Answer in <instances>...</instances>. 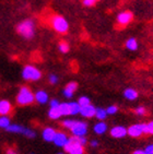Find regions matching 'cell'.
I'll return each mask as SVG.
<instances>
[{
  "label": "cell",
  "mask_w": 153,
  "mask_h": 154,
  "mask_svg": "<svg viewBox=\"0 0 153 154\" xmlns=\"http://www.w3.org/2000/svg\"><path fill=\"white\" fill-rule=\"evenodd\" d=\"M52 26L56 32L60 33V34H65L69 30L68 22L61 15H54L52 18Z\"/></svg>",
  "instance_id": "277c9868"
},
{
  "label": "cell",
  "mask_w": 153,
  "mask_h": 154,
  "mask_svg": "<svg viewBox=\"0 0 153 154\" xmlns=\"http://www.w3.org/2000/svg\"><path fill=\"white\" fill-rule=\"evenodd\" d=\"M106 130H107V125H106L105 122H97V124L94 126V132L96 134H105Z\"/></svg>",
  "instance_id": "e0dca14e"
},
{
  "label": "cell",
  "mask_w": 153,
  "mask_h": 154,
  "mask_svg": "<svg viewBox=\"0 0 153 154\" xmlns=\"http://www.w3.org/2000/svg\"><path fill=\"white\" fill-rule=\"evenodd\" d=\"M133 20V13L129 11H124L119 13L117 17V22L120 25H126L130 22V21Z\"/></svg>",
  "instance_id": "9c48e42d"
},
{
  "label": "cell",
  "mask_w": 153,
  "mask_h": 154,
  "mask_svg": "<svg viewBox=\"0 0 153 154\" xmlns=\"http://www.w3.org/2000/svg\"><path fill=\"white\" fill-rule=\"evenodd\" d=\"M58 49L64 54L68 53V51H69V45H68L67 43H65V42H61L58 46Z\"/></svg>",
  "instance_id": "484cf974"
},
{
  "label": "cell",
  "mask_w": 153,
  "mask_h": 154,
  "mask_svg": "<svg viewBox=\"0 0 153 154\" xmlns=\"http://www.w3.org/2000/svg\"><path fill=\"white\" fill-rule=\"evenodd\" d=\"M69 106H70V115H76V114H80L81 106H80L76 102H70V103H69Z\"/></svg>",
  "instance_id": "44dd1931"
},
{
  "label": "cell",
  "mask_w": 153,
  "mask_h": 154,
  "mask_svg": "<svg viewBox=\"0 0 153 154\" xmlns=\"http://www.w3.org/2000/svg\"><path fill=\"white\" fill-rule=\"evenodd\" d=\"M34 101H35V98H34V94L32 93V91L27 86H22L18 93V96H17L18 104L29 105V104H32Z\"/></svg>",
  "instance_id": "3957f363"
},
{
  "label": "cell",
  "mask_w": 153,
  "mask_h": 154,
  "mask_svg": "<svg viewBox=\"0 0 153 154\" xmlns=\"http://www.w3.org/2000/svg\"><path fill=\"white\" fill-rule=\"evenodd\" d=\"M59 106V102L57 100H52L50 101V107H57Z\"/></svg>",
  "instance_id": "836d02e7"
},
{
  "label": "cell",
  "mask_w": 153,
  "mask_h": 154,
  "mask_svg": "<svg viewBox=\"0 0 153 154\" xmlns=\"http://www.w3.org/2000/svg\"><path fill=\"white\" fill-rule=\"evenodd\" d=\"M76 88H78V84L76 82L68 83L67 85H66L65 90H64V95H65L66 97H71L73 95V93L76 91Z\"/></svg>",
  "instance_id": "9a60e30c"
},
{
  "label": "cell",
  "mask_w": 153,
  "mask_h": 154,
  "mask_svg": "<svg viewBox=\"0 0 153 154\" xmlns=\"http://www.w3.org/2000/svg\"><path fill=\"white\" fill-rule=\"evenodd\" d=\"M17 31L21 36L24 38H32L35 33V25L32 20H24L22 21L17 27Z\"/></svg>",
  "instance_id": "7a4b0ae2"
},
{
  "label": "cell",
  "mask_w": 153,
  "mask_h": 154,
  "mask_svg": "<svg viewBox=\"0 0 153 154\" xmlns=\"http://www.w3.org/2000/svg\"><path fill=\"white\" fill-rule=\"evenodd\" d=\"M12 110V106L9 101L2 100L0 101V116H7Z\"/></svg>",
  "instance_id": "4fadbf2b"
},
{
  "label": "cell",
  "mask_w": 153,
  "mask_h": 154,
  "mask_svg": "<svg viewBox=\"0 0 153 154\" xmlns=\"http://www.w3.org/2000/svg\"><path fill=\"white\" fill-rule=\"evenodd\" d=\"M69 138L67 137V134H65L64 132H56V136L54 138L53 142L57 145V146H65L66 143L68 142Z\"/></svg>",
  "instance_id": "30bf717a"
},
{
  "label": "cell",
  "mask_w": 153,
  "mask_h": 154,
  "mask_svg": "<svg viewBox=\"0 0 153 154\" xmlns=\"http://www.w3.org/2000/svg\"><path fill=\"white\" fill-rule=\"evenodd\" d=\"M95 117L97 119H100V120H104L107 117L106 109H104V108H96V110H95Z\"/></svg>",
  "instance_id": "603a6c76"
},
{
  "label": "cell",
  "mask_w": 153,
  "mask_h": 154,
  "mask_svg": "<svg viewBox=\"0 0 153 154\" xmlns=\"http://www.w3.org/2000/svg\"><path fill=\"white\" fill-rule=\"evenodd\" d=\"M59 110H60V113H61V116L70 115V106H69V103L59 104Z\"/></svg>",
  "instance_id": "ffe728a7"
},
{
  "label": "cell",
  "mask_w": 153,
  "mask_h": 154,
  "mask_svg": "<svg viewBox=\"0 0 153 154\" xmlns=\"http://www.w3.org/2000/svg\"><path fill=\"white\" fill-rule=\"evenodd\" d=\"M31 154H33V153H31Z\"/></svg>",
  "instance_id": "f35d334b"
},
{
  "label": "cell",
  "mask_w": 153,
  "mask_h": 154,
  "mask_svg": "<svg viewBox=\"0 0 153 154\" xmlns=\"http://www.w3.org/2000/svg\"><path fill=\"white\" fill-rule=\"evenodd\" d=\"M91 145H92V146H97V145H98V142H97L96 140H92Z\"/></svg>",
  "instance_id": "d590c367"
},
{
  "label": "cell",
  "mask_w": 153,
  "mask_h": 154,
  "mask_svg": "<svg viewBox=\"0 0 153 154\" xmlns=\"http://www.w3.org/2000/svg\"><path fill=\"white\" fill-rule=\"evenodd\" d=\"M124 96L127 100H129V101H135L136 98L138 97V93L133 89H127V90H125Z\"/></svg>",
  "instance_id": "ac0fdd59"
},
{
  "label": "cell",
  "mask_w": 153,
  "mask_h": 154,
  "mask_svg": "<svg viewBox=\"0 0 153 154\" xmlns=\"http://www.w3.org/2000/svg\"><path fill=\"white\" fill-rule=\"evenodd\" d=\"M58 154H64V153H58Z\"/></svg>",
  "instance_id": "74e56055"
},
{
  "label": "cell",
  "mask_w": 153,
  "mask_h": 154,
  "mask_svg": "<svg viewBox=\"0 0 153 154\" xmlns=\"http://www.w3.org/2000/svg\"><path fill=\"white\" fill-rule=\"evenodd\" d=\"M42 136H43V139H44L45 141L50 142V141H53L55 136H56V130H55L54 128H50V127L45 128L44 130H43Z\"/></svg>",
  "instance_id": "5bb4252c"
},
{
  "label": "cell",
  "mask_w": 153,
  "mask_h": 154,
  "mask_svg": "<svg viewBox=\"0 0 153 154\" xmlns=\"http://www.w3.org/2000/svg\"><path fill=\"white\" fill-rule=\"evenodd\" d=\"M126 47L129 49V51H137L138 48V42L136 38H129L126 42Z\"/></svg>",
  "instance_id": "7402d4cb"
},
{
  "label": "cell",
  "mask_w": 153,
  "mask_h": 154,
  "mask_svg": "<svg viewBox=\"0 0 153 154\" xmlns=\"http://www.w3.org/2000/svg\"><path fill=\"white\" fill-rule=\"evenodd\" d=\"M97 1H98V0H83V5L86 7H92V6H94Z\"/></svg>",
  "instance_id": "4dcf8cb0"
},
{
  "label": "cell",
  "mask_w": 153,
  "mask_h": 154,
  "mask_svg": "<svg viewBox=\"0 0 153 154\" xmlns=\"http://www.w3.org/2000/svg\"><path fill=\"white\" fill-rule=\"evenodd\" d=\"M73 138H74V140H76V142H78V143H80V144H81V145H83V146H84V145L86 144V136H84V137H74V136H73Z\"/></svg>",
  "instance_id": "83f0119b"
},
{
  "label": "cell",
  "mask_w": 153,
  "mask_h": 154,
  "mask_svg": "<svg viewBox=\"0 0 153 154\" xmlns=\"http://www.w3.org/2000/svg\"><path fill=\"white\" fill-rule=\"evenodd\" d=\"M48 116H49V118H52V119H58L59 117L61 116V113H60V110H59V106L50 107L49 112H48Z\"/></svg>",
  "instance_id": "d6986e66"
},
{
  "label": "cell",
  "mask_w": 153,
  "mask_h": 154,
  "mask_svg": "<svg viewBox=\"0 0 153 154\" xmlns=\"http://www.w3.org/2000/svg\"><path fill=\"white\" fill-rule=\"evenodd\" d=\"M111 136L116 138V139H120L127 136V129L123 126H116L111 130Z\"/></svg>",
  "instance_id": "8fae6325"
},
{
  "label": "cell",
  "mask_w": 153,
  "mask_h": 154,
  "mask_svg": "<svg viewBox=\"0 0 153 154\" xmlns=\"http://www.w3.org/2000/svg\"><path fill=\"white\" fill-rule=\"evenodd\" d=\"M34 98L35 101L39 104H45L48 102V94L45 91H37L34 94Z\"/></svg>",
  "instance_id": "2e32d148"
},
{
  "label": "cell",
  "mask_w": 153,
  "mask_h": 154,
  "mask_svg": "<svg viewBox=\"0 0 153 154\" xmlns=\"http://www.w3.org/2000/svg\"><path fill=\"white\" fill-rule=\"evenodd\" d=\"M95 110H96V108H95L93 105L89 104V105H86V106L81 107V109H80V114H81L83 117L91 118V117L95 116Z\"/></svg>",
  "instance_id": "7c38bea8"
},
{
  "label": "cell",
  "mask_w": 153,
  "mask_h": 154,
  "mask_svg": "<svg viewBox=\"0 0 153 154\" xmlns=\"http://www.w3.org/2000/svg\"><path fill=\"white\" fill-rule=\"evenodd\" d=\"M133 154H148V153L144 151V150H136V151L133 152Z\"/></svg>",
  "instance_id": "e575fe53"
},
{
  "label": "cell",
  "mask_w": 153,
  "mask_h": 154,
  "mask_svg": "<svg viewBox=\"0 0 153 154\" xmlns=\"http://www.w3.org/2000/svg\"><path fill=\"white\" fill-rule=\"evenodd\" d=\"M145 134H153V122H150L148 125H145Z\"/></svg>",
  "instance_id": "f1b7e54d"
},
{
  "label": "cell",
  "mask_w": 153,
  "mask_h": 154,
  "mask_svg": "<svg viewBox=\"0 0 153 154\" xmlns=\"http://www.w3.org/2000/svg\"><path fill=\"white\" fill-rule=\"evenodd\" d=\"M22 77L27 81H37L42 78V72L34 66H25L22 70Z\"/></svg>",
  "instance_id": "5b68a950"
},
{
  "label": "cell",
  "mask_w": 153,
  "mask_h": 154,
  "mask_svg": "<svg viewBox=\"0 0 153 154\" xmlns=\"http://www.w3.org/2000/svg\"><path fill=\"white\" fill-rule=\"evenodd\" d=\"M62 126L67 129H70L74 137H84L88 131V125L79 120H64Z\"/></svg>",
  "instance_id": "6da1fadb"
},
{
  "label": "cell",
  "mask_w": 153,
  "mask_h": 154,
  "mask_svg": "<svg viewBox=\"0 0 153 154\" xmlns=\"http://www.w3.org/2000/svg\"><path fill=\"white\" fill-rule=\"evenodd\" d=\"M117 110H118V107L115 106V105H112V106L107 107L106 113H107V115H114V114L117 113Z\"/></svg>",
  "instance_id": "4316f807"
},
{
  "label": "cell",
  "mask_w": 153,
  "mask_h": 154,
  "mask_svg": "<svg viewBox=\"0 0 153 154\" xmlns=\"http://www.w3.org/2000/svg\"><path fill=\"white\" fill-rule=\"evenodd\" d=\"M11 125L9 117L7 116H0V128H3V129H7Z\"/></svg>",
  "instance_id": "cb8c5ba5"
},
{
  "label": "cell",
  "mask_w": 153,
  "mask_h": 154,
  "mask_svg": "<svg viewBox=\"0 0 153 154\" xmlns=\"http://www.w3.org/2000/svg\"><path fill=\"white\" fill-rule=\"evenodd\" d=\"M144 151L147 152L148 154H153V144L148 145L147 148H145V150H144Z\"/></svg>",
  "instance_id": "d6a6232c"
},
{
  "label": "cell",
  "mask_w": 153,
  "mask_h": 154,
  "mask_svg": "<svg viewBox=\"0 0 153 154\" xmlns=\"http://www.w3.org/2000/svg\"><path fill=\"white\" fill-rule=\"evenodd\" d=\"M7 154H18V153H17L14 150H11V149H10V150H8V151H7Z\"/></svg>",
  "instance_id": "8d00e7d4"
},
{
  "label": "cell",
  "mask_w": 153,
  "mask_h": 154,
  "mask_svg": "<svg viewBox=\"0 0 153 154\" xmlns=\"http://www.w3.org/2000/svg\"><path fill=\"white\" fill-rule=\"evenodd\" d=\"M136 114L139 116H143L144 114H145V108H144L143 106H138L137 108H136Z\"/></svg>",
  "instance_id": "f546056e"
},
{
  "label": "cell",
  "mask_w": 153,
  "mask_h": 154,
  "mask_svg": "<svg viewBox=\"0 0 153 154\" xmlns=\"http://www.w3.org/2000/svg\"><path fill=\"white\" fill-rule=\"evenodd\" d=\"M78 104H79L81 107H83V106L89 105V104H91V102H90V98L86 97V96H81V97L79 98V101H78Z\"/></svg>",
  "instance_id": "d4e9b609"
},
{
  "label": "cell",
  "mask_w": 153,
  "mask_h": 154,
  "mask_svg": "<svg viewBox=\"0 0 153 154\" xmlns=\"http://www.w3.org/2000/svg\"><path fill=\"white\" fill-rule=\"evenodd\" d=\"M145 134V125L144 124H136L130 126L129 129H127V134H129L133 138H138Z\"/></svg>",
  "instance_id": "ba28073f"
},
{
  "label": "cell",
  "mask_w": 153,
  "mask_h": 154,
  "mask_svg": "<svg viewBox=\"0 0 153 154\" xmlns=\"http://www.w3.org/2000/svg\"><path fill=\"white\" fill-rule=\"evenodd\" d=\"M49 82L52 84H56L58 82V77H57L56 74H50L49 75Z\"/></svg>",
  "instance_id": "1f68e13d"
},
{
  "label": "cell",
  "mask_w": 153,
  "mask_h": 154,
  "mask_svg": "<svg viewBox=\"0 0 153 154\" xmlns=\"http://www.w3.org/2000/svg\"><path fill=\"white\" fill-rule=\"evenodd\" d=\"M64 148H65V151L69 154H84L83 145H81L80 143L76 142L73 137L69 138L68 142L66 143V145Z\"/></svg>",
  "instance_id": "52a82bcc"
},
{
  "label": "cell",
  "mask_w": 153,
  "mask_h": 154,
  "mask_svg": "<svg viewBox=\"0 0 153 154\" xmlns=\"http://www.w3.org/2000/svg\"><path fill=\"white\" fill-rule=\"evenodd\" d=\"M6 130L9 131V132H13V134H23V136L27 137V138H30V139H33V138H35V136H36V134L32 129L25 128V127H23V126H20V125L11 124Z\"/></svg>",
  "instance_id": "8992f818"
}]
</instances>
